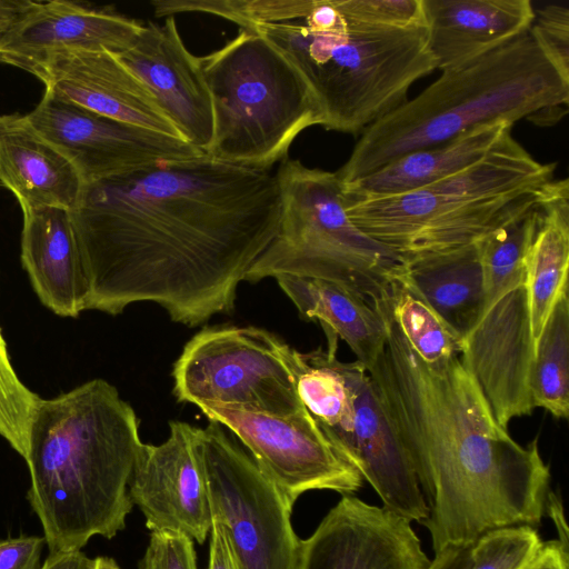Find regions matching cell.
Segmentation results:
<instances>
[{
	"instance_id": "6da1fadb",
	"label": "cell",
	"mask_w": 569,
	"mask_h": 569,
	"mask_svg": "<svg viewBox=\"0 0 569 569\" xmlns=\"http://www.w3.org/2000/svg\"><path fill=\"white\" fill-rule=\"evenodd\" d=\"M277 172L207 153L160 160L84 184L70 211L87 310L153 302L197 327L234 308L238 286L281 218Z\"/></svg>"
},
{
	"instance_id": "7a4b0ae2",
	"label": "cell",
	"mask_w": 569,
	"mask_h": 569,
	"mask_svg": "<svg viewBox=\"0 0 569 569\" xmlns=\"http://www.w3.org/2000/svg\"><path fill=\"white\" fill-rule=\"evenodd\" d=\"M373 308L387 341L367 372L426 499L422 525L433 551L473 545L495 529L539 527L550 470L537 439L521 446L498 425L460 356L423 361L396 323L389 297Z\"/></svg>"
},
{
	"instance_id": "3957f363",
	"label": "cell",
	"mask_w": 569,
	"mask_h": 569,
	"mask_svg": "<svg viewBox=\"0 0 569 569\" xmlns=\"http://www.w3.org/2000/svg\"><path fill=\"white\" fill-rule=\"evenodd\" d=\"M186 10L219 16L267 39L305 80L327 130L362 132L436 69L425 27L366 26L336 0H189Z\"/></svg>"
},
{
	"instance_id": "277c9868",
	"label": "cell",
	"mask_w": 569,
	"mask_h": 569,
	"mask_svg": "<svg viewBox=\"0 0 569 569\" xmlns=\"http://www.w3.org/2000/svg\"><path fill=\"white\" fill-rule=\"evenodd\" d=\"M141 445L133 408L103 379L40 399L26 458L27 499L50 552L81 550L94 536L111 539L124 529Z\"/></svg>"
},
{
	"instance_id": "5b68a950",
	"label": "cell",
	"mask_w": 569,
	"mask_h": 569,
	"mask_svg": "<svg viewBox=\"0 0 569 569\" xmlns=\"http://www.w3.org/2000/svg\"><path fill=\"white\" fill-rule=\"evenodd\" d=\"M565 78L527 30L453 68L362 132L345 164L341 183L366 177L399 157L495 124H513L553 106H568Z\"/></svg>"
},
{
	"instance_id": "8992f818",
	"label": "cell",
	"mask_w": 569,
	"mask_h": 569,
	"mask_svg": "<svg viewBox=\"0 0 569 569\" xmlns=\"http://www.w3.org/2000/svg\"><path fill=\"white\" fill-rule=\"evenodd\" d=\"M281 218L244 280L291 274L335 282L371 307L390 292L406 260L368 237L349 219L336 172L282 160L276 170Z\"/></svg>"
},
{
	"instance_id": "52a82bcc",
	"label": "cell",
	"mask_w": 569,
	"mask_h": 569,
	"mask_svg": "<svg viewBox=\"0 0 569 569\" xmlns=\"http://www.w3.org/2000/svg\"><path fill=\"white\" fill-rule=\"evenodd\" d=\"M198 58L213 111L208 156L271 169L305 129L321 124L302 77L254 30L241 28L222 48Z\"/></svg>"
},
{
	"instance_id": "ba28073f",
	"label": "cell",
	"mask_w": 569,
	"mask_h": 569,
	"mask_svg": "<svg viewBox=\"0 0 569 569\" xmlns=\"http://www.w3.org/2000/svg\"><path fill=\"white\" fill-rule=\"evenodd\" d=\"M299 351L257 327H212L194 335L173 365L179 402L286 417L303 406Z\"/></svg>"
},
{
	"instance_id": "9c48e42d",
	"label": "cell",
	"mask_w": 569,
	"mask_h": 569,
	"mask_svg": "<svg viewBox=\"0 0 569 569\" xmlns=\"http://www.w3.org/2000/svg\"><path fill=\"white\" fill-rule=\"evenodd\" d=\"M201 450L212 523L223 530L237 569H296L301 539L290 500L222 425L201 429Z\"/></svg>"
},
{
	"instance_id": "30bf717a",
	"label": "cell",
	"mask_w": 569,
	"mask_h": 569,
	"mask_svg": "<svg viewBox=\"0 0 569 569\" xmlns=\"http://www.w3.org/2000/svg\"><path fill=\"white\" fill-rule=\"evenodd\" d=\"M545 186L479 200L421 188L391 196L345 199V206L359 230L406 260L480 241L538 204Z\"/></svg>"
},
{
	"instance_id": "8fae6325",
	"label": "cell",
	"mask_w": 569,
	"mask_h": 569,
	"mask_svg": "<svg viewBox=\"0 0 569 569\" xmlns=\"http://www.w3.org/2000/svg\"><path fill=\"white\" fill-rule=\"evenodd\" d=\"M209 421L234 433L262 473L295 505L305 492L353 495L359 471L338 451L307 408L286 417L219 406L198 407Z\"/></svg>"
},
{
	"instance_id": "7c38bea8",
	"label": "cell",
	"mask_w": 569,
	"mask_h": 569,
	"mask_svg": "<svg viewBox=\"0 0 569 569\" xmlns=\"http://www.w3.org/2000/svg\"><path fill=\"white\" fill-rule=\"evenodd\" d=\"M26 117L72 162L84 184L151 162L204 153L182 139L108 118L46 90Z\"/></svg>"
},
{
	"instance_id": "4fadbf2b",
	"label": "cell",
	"mask_w": 569,
	"mask_h": 569,
	"mask_svg": "<svg viewBox=\"0 0 569 569\" xmlns=\"http://www.w3.org/2000/svg\"><path fill=\"white\" fill-rule=\"evenodd\" d=\"M169 428L164 442L140 446L129 496L151 532L181 533L203 543L211 531L212 518L201 428L182 421H171Z\"/></svg>"
},
{
	"instance_id": "5bb4252c",
	"label": "cell",
	"mask_w": 569,
	"mask_h": 569,
	"mask_svg": "<svg viewBox=\"0 0 569 569\" xmlns=\"http://www.w3.org/2000/svg\"><path fill=\"white\" fill-rule=\"evenodd\" d=\"M535 351L526 281L486 308L462 339L460 360L505 429L535 409L528 381Z\"/></svg>"
},
{
	"instance_id": "9a60e30c",
	"label": "cell",
	"mask_w": 569,
	"mask_h": 569,
	"mask_svg": "<svg viewBox=\"0 0 569 569\" xmlns=\"http://www.w3.org/2000/svg\"><path fill=\"white\" fill-rule=\"evenodd\" d=\"M429 563L410 520L342 495L301 539L296 569H427Z\"/></svg>"
},
{
	"instance_id": "2e32d148",
	"label": "cell",
	"mask_w": 569,
	"mask_h": 569,
	"mask_svg": "<svg viewBox=\"0 0 569 569\" xmlns=\"http://www.w3.org/2000/svg\"><path fill=\"white\" fill-rule=\"evenodd\" d=\"M112 54L146 87L181 139L207 153L213 137L211 97L176 19L142 26L128 49Z\"/></svg>"
},
{
	"instance_id": "e0dca14e",
	"label": "cell",
	"mask_w": 569,
	"mask_h": 569,
	"mask_svg": "<svg viewBox=\"0 0 569 569\" xmlns=\"http://www.w3.org/2000/svg\"><path fill=\"white\" fill-rule=\"evenodd\" d=\"M142 24L80 3L34 1L0 38V63L31 74L49 57L63 51L118 53L137 39Z\"/></svg>"
},
{
	"instance_id": "ac0fdd59",
	"label": "cell",
	"mask_w": 569,
	"mask_h": 569,
	"mask_svg": "<svg viewBox=\"0 0 569 569\" xmlns=\"http://www.w3.org/2000/svg\"><path fill=\"white\" fill-rule=\"evenodd\" d=\"M33 76L66 101L181 139L146 87L111 52L63 51L49 57Z\"/></svg>"
},
{
	"instance_id": "d6986e66",
	"label": "cell",
	"mask_w": 569,
	"mask_h": 569,
	"mask_svg": "<svg viewBox=\"0 0 569 569\" xmlns=\"http://www.w3.org/2000/svg\"><path fill=\"white\" fill-rule=\"evenodd\" d=\"M353 388V432L348 461L379 496L382 507L422 523L429 509L415 470L366 367L346 362Z\"/></svg>"
},
{
	"instance_id": "ffe728a7",
	"label": "cell",
	"mask_w": 569,
	"mask_h": 569,
	"mask_svg": "<svg viewBox=\"0 0 569 569\" xmlns=\"http://www.w3.org/2000/svg\"><path fill=\"white\" fill-rule=\"evenodd\" d=\"M429 51L446 70L491 51L529 30V0H422Z\"/></svg>"
},
{
	"instance_id": "44dd1931",
	"label": "cell",
	"mask_w": 569,
	"mask_h": 569,
	"mask_svg": "<svg viewBox=\"0 0 569 569\" xmlns=\"http://www.w3.org/2000/svg\"><path fill=\"white\" fill-rule=\"evenodd\" d=\"M21 263L39 300L61 317L87 310L89 286L70 211H22Z\"/></svg>"
},
{
	"instance_id": "7402d4cb",
	"label": "cell",
	"mask_w": 569,
	"mask_h": 569,
	"mask_svg": "<svg viewBox=\"0 0 569 569\" xmlns=\"http://www.w3.org/2000/svg\"><path fill=\"white\" fill-rule=\"evenodd\" d=\"M0 182L22 211L42 207L72 211L84 188L72 162L19 113L0 116Z\"/></svg>"
},
{
	"instance_id": "603a6c76",
	"label": "cell",
	"mask_w": 569,
	"mask_h": 569,
	"mask_svg": "<svg viewBox=\"0 0 569 569\" xmlns=\"http://www.w3.org/2000/svg\"><path fill=\"white\" fill-rule=\"evenodd\" d=\"M509 130L508 123L489 124L406 153L366 177L342 183L343 198L359 200L429 187L481 159Z\"/></svg>"
},
{
	"instance_id": "cb8c5ba5",
	"label": "cell",
	"mask_w": 569,
	"mask_h": 569,
	"mask_svg": "<svg viewBox=\"0 0 569 569\" xmlns=\"http://www.w3.org/2000/svg\"><path fill=\"white\" fill-rule=\"evenodd\" d=\"M405 276L462 343L485 306L478 242L408 258Z\"/></svg>"
},
{
	"instance_id": "d4e9b609",
	"label": "cell",
	"mask_w": 569,
	"mask_h": 569,
	"mask_svg": "<svg viewBox=\"0 0 569 569\" xmlns=\"http://www.w3.org/2000/svg\"><path fill=\"white\" fill-rule=\"evenodd\" d=\"M274 279L302 319L318 321L326 335L341 338L366 369L375 363L387 341V326L377 309L328 280L291 274Z\"/></svg>"
},
{
	"instance_id": "484cf974",
	"label": "cell",
	"mask_w": 569,
	"mask_h": 569,
	"mask_svg": "<svg viewBox=\"0 0 569 569\" xmlns=\"http://www.w3.org/2000/svg\"><path fill=\"white\" fill-rule=\"evenodd\" d=\"M541 222L526 258L531 331L537 343L546 321L568 289V179L548 182L539 201Z\"/></svg>"
},
{
	"instance_id": "4316f807",
	"label": "cell",
	"mask_w": 569,
	"mask_h": 569,
	"mask_svg": "<svg viewBox=\"0 0 569 569\" xmlns=\"http://www.w3.org/2000/svg\"><path fill=\"white\" fill-rule=\"evenodd\" d=\"M507 131L478 161L429 187L462 199H490L539 188L552 180L555 163L535 160Z\"/></svg>"
},
{
	"instance_id": "83f0119b",
	"label": "cell",
	"mask_w": 569,
	"mask_h": 569,
	"mask_svg": "<svg viewBox=\"0 0 569 569\" xmlns=\"http://www.w3.org/2000/svg\"><path fill=\"white\" fill-rule=\"evenodd\" d=\"M297 390L303 406L347 459L353 432V388L346 362L321 347L300 352Z\"/></svg>"
},
{
	"instance_id": "f1b7e54d",
	"label": "cell",
	"mask_w": 569,
	"mask_h": 569,
	"mask_svg": "<svg viewBox=\"0 0 569 569\" xmlns=\"http://www.w3.org/2000/svg\"><path fill=\"white\" fill-rule=\"evenodd\" d=\"M569 298L566 289L555 303L529 371L533 407L548 410L558 419L569 415Z\"/></svg>"
},
{
	"instance_id": "f546056e",
	"label": "cell",
	"mask_w": 569,
	"mask_h": 569,
	"mask_svg": "<svg viewBox=\"0 0 569 569\" xmlns=\"http://www.w3.org/2000/svg\"><path fill=\"white\" fill-rule=\"evenodd\" d=\"M541 216L538 203L478 241L485 286L482 311L508 290L526 281V258Z\"/></svg>"
},
{
	"instance_id": "4dcf8cb0",
	"label": "cell",
	"mask_w": 569,
	"mask_h": 569,
	"mask_svg": "<svg viewBox=\"0 0 569 569\" xmlns=\"http://www.w3.org/2000/svg\"><path fill=\"white\" fill-rule=\"evenodd\" d=\"M405 272L391 283L389 295L392 317L403 337L426 362L460 356L461 340L407 280Z\"/></svg>"
},
{
	"instance_id": "1f68e13d",
	"label": "cell",
	"mask_w": 569,
	"mask_h": 569,
	"mask_svg": "<svg viewBox=\"0 0 569 569\" xmlns=\"http://www.w3.org/2000/svg\"><path fill=\"white\" fill-rule=\"evenodd\" d=\"M40 397L16 373L7 350L0 341V436L24 460L29 450L31 423Z\"/></svg>"
},
{
	"instance_id": "d6a6232c",
	"label": "cell",
	"mask_w": 569,
	"mask_h": 569,
	"mask_svg": "<svg viewBox=\"0 0 569 569\" xmlns=\"http://www.w3.org/2000/svg\"><path fill=\"white\" fill-rule=\"evenodd\" d=\"M542 542L537 528L530 526L488 531L472 545L470 569H525Z\"/></svg>"
},
{
	"instance_id": "836d02e7",
	"label": "cell",
	"mask_w": 569,
	"mask_h": 569,
	"mask_svg": "<svg viewBox=\"0 0 569 569\" xmlns=\"http://www.w3.org/2000/svg\"><path fill=\"white\" fill-rule=\"evenodd\" d=\"M350 19L376 28L413 29L425 27L422 0H336Z\"/></svg>"
},
{
	"instance_id": "e575fe53",
	"label": "cell",
	"mask_w": 569,
	"mask_h": 569,
	"mask_svg": "<svg viewBox=\"0 0 569 569\" xmlns=\"http://www.w3.org/2000/svg\"><path fill=\"white\" fill-rule=\"evenodd\" d=\"M529 30L560 73L569 79V9L559 4L535 9Z\"/></svg>"
},
{
	"instance_id": "d590c367",
	"label": "cell",
	"mask_w": 569,
	"mask_h": 569,
	"mask_svg": "<svg viewBox=\"0 0 569 569\" xmlns=\"http://www.w3.org/2000/svg\"><path fill=\"white\" fill-rule=\"evenodd\" d=\"M193 540L174 532L152 531L138 569H197Z\"/></svg>"
},
{
	"instance_id": "8d00e7d4",
	"label": "cell",
	"mask_w": 569,
	"mask_h": 569,
	"mask_svg": "<svg viewBox=\"0 0 569 569\" xmlns=\"http://www.w3.org/2000/svg\"><path fill=\"white\" fill-rule=\"evenodd\" d=\"M43 536H19L0 540V569H41Z\"/></svg>"
},
{
	"instance_id": "74e56055",
	"label": "cell",
	"mask_w": 569,
	"mask_h": 569,
	"mask_svg": "<svg viewBox=\"0 0 569 569\" xmlns=\"http://www.w3.org/2000/svg\"><path fill=\"white\" fill-rule=\"evenodd\" d=\"M525 569H569V550L558 540L542 542Z\"/></svg>"
},
{
	"instance_id": "f35d334b",
	"label": "cell",
	"mask_w": 569,
	"mask_h": 569,
	"mask_svg": "<svg viewBox=\"0 0 569 569\" xmlns=\"http://www.w3.org/2000/svg\"><path fill=\"white\" fill-rule=\"evenodd\" d=\"M472 562V545L447 546L435 552L433 560L427 569H470Z\"/></svg>"
},
{
	"instance_id": "ab89813d",
	"label": "cell",
	"mask_w": 569,
	"mask_h": 569,
	"mask_svg": "<svg viewBox=\"0 0 569 569\" xmlns=\"http://www.w3.org/2000/svg\"><path fill=\"white\" fill-rule=\"evenodd\" d=\"M210 556L208 569H237L226 535L221 527L212 523L210 531Z\"/></svg>"
},
{
	"instance_id": "60d3db41",
	"label": "cell",
	"mask_w": 569,
	"mask_h": 569,
	"mask_svg": "<svg viewBox=\"0 0 569 569\" xmlns=\"http://www.w3.org/2000/svg\"><path fill=\"white\" fill-rule=\"evenodd\" d=\"M96 559L81 550L49 552L41 569H94Z\"/></svg>"
},
{
	"instance_id": "b9f144b4",
	"label": "cell",
	"mask_w": 569,
	"mask_h": 569,
	"mask_svg": "<svg viewBox=\"0 0 569 569\" xmlns=\"http://www.w3.org/2000/svg\"><path fill=\"white\" fill-rule=\"evenodd\" d=\"M546 515L552 519L556 526L558 532L557 540L565 549L569 550L568 527L565 519L562 501L560 497L551 490L547 496Z\"/></svg>"
},
{
	"instance_id": "7bdbcfd3",
	"label": "cell",
	"mask_w": 569,
	"mask_h": 569,
	"mask_svg": "<svg viewBox=\"0 0 569 569\" xmlns=\"http://www.w3.org/2000/svg\"><path fill=\"white\" fill-rule=\"evenodd\" d=\"M33 2L31 0H0V38Z\"/></svg>"
},
{
	"instance_id": "ee69618b",
	"label": "cell",
	"mask_w": 569,
	"mask_h": 569,
	"mask_svg": "<svg viewBox=\"0 0 569 569\" xmlns=\"http://www.w3.org/2000/svg\"><path fill=\"white\" fill-rule=\"evenodd\" d=\"M567 107L568 106L548 107L535 112L528 119L540 126L552 124L567 113Z\"/></svg>"
},
{
	"instance_id": "f6af8a7d",
	"label": "cell",
	"mask_w": 569,
	"mask_h": 569,
	"mask_svg": "<svg viewBox=\"0 0 569 569\" xmlns=\"http://www.w3.org/2000/svg\"><path fill=\"white\" fill-rule=\"evenodd\" d=\"M94 569H120L114 559L110 557H96Z\"/></svg>"
},
{
	"instance_id": "bcb514c9",
	"label": "cell",
	"mask_w": 569,
	"mask_h": 569,
	"mask_svg": "<svg viewBox=\"0 0 569 569\" xmlns=\"http://www.w3.org/2000/svg\"><path fill=\"white\" fill-rule=\"evenodd\" d=\"M0 341H4V338L2 336L1 329H0Z\"/></svg>"
}]
</instances>
